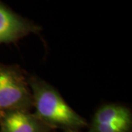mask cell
<instances>
[{
  "mask_svg": "<svg viewBox=\"0 0 132 132\" xmlns=\"http://www.w3.org/2000/svg\"><path fill=\"white\" fill-rule=\"evenodd\" d=\"M64 132H82L81 131V130H73V131H65ZM87 132H89L88 131Z\"/></svg>",
  "mask_w": 132,
  "mask_h": 132,
  "instance_id": "8992f818",
  "label": "cell"
},
{
  "mask_svg": "<svg viewBox=\"0 0 132 132\" xmlns=\"http://www.w3.org/2000/svg\"><path fill=\"white\" fill-rule=\"evenodd\" d=\"M88 128L89 132H132L131 111L123 104H104L95 111Z\"/></svg>",
  "mask_w": 132,
  "mask_h": 132,
  "instance_id": "3957f363",
  "label": "cell"
},
{
  "mask_svg": "<svg viewBox=\"0 0 132 132\" xmlns=\"http://www.w3.org/2000/svg\"><path fill=\"white\" fill-rule=\"evenodd\" d=\"M33 97L35 114L52 130H81L88 123L75 112L62 98L59 91L46 81L36 76L28 77Z\"/></svg>",
  "mask_w": 132,
  "mask_h": 132,
  "instance_id": "6da1fadb",
  "label": "cell"
},
{
  "mask_svg": "<svg viewBox=\"0 0 132 132\" xmlns=\"http://www.w3.org/2000/svg\"><path fill=\"white\" fill-rule=\"evenodd\" d=\"M30 110H13L0 114V132H52Z\"/></svg>",
  "mask_w": 132,
  "mask_h": 132,
  "instance_id": "5b68a950",
  "label": "cell"
},
{
  "mask_svg": "<svg viewBox=\"0 0 132 132\" xmlns=\"http://www.w3.org/2000/svg\"><path fill=\"white\" fill-rule=\"evenodd\" d=\"M40 30V26L15 13L7 5L0 2V44L16 42Z\"/></svg>",
  "mask_w": 132,
  "mask_h": 132,
  "instance_id": "277c9868",
  "label": "cell"
},
{
  "mask_svg": "<svg viewBox=\"0 0 132 132\" xmlns=\"http://www.w3.org/2000/svg\"><path fill=\"white\" fill-rule=\"evenodd\" d=\"M32 108L28 77L18 66L0 64V114Z\"/></svg>",
  "mask_w": 132,
  "mask_h": 132,
  "instance_id": "7a4b0ae2",
  "label": "cell"
}]
</instances>
